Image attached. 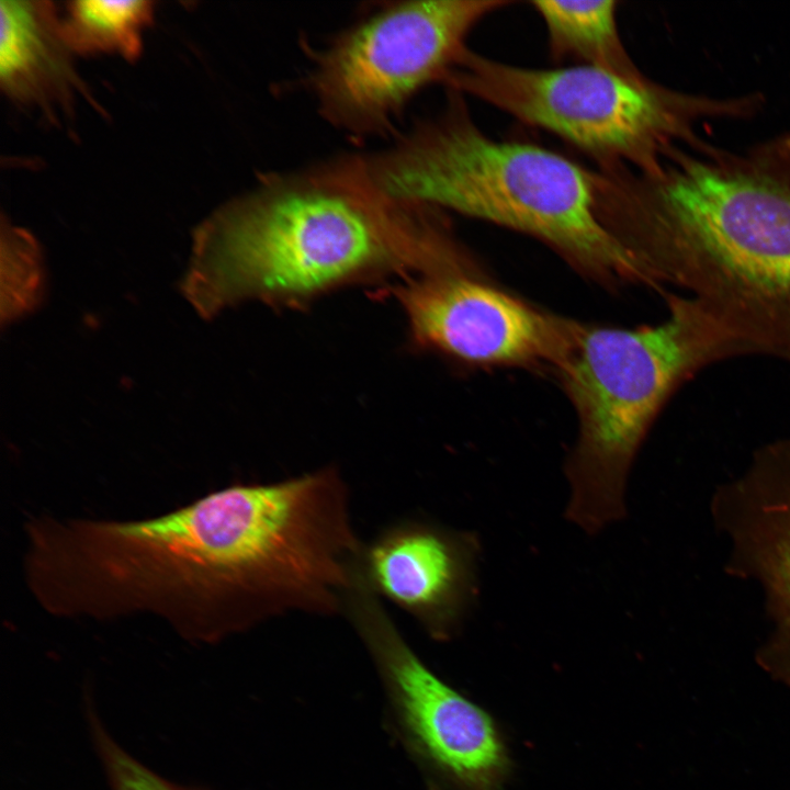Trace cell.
<instances>
[{"label": "cell", "mask_w": 790, "mask_h": 790, "mask_svg": "<svg viewBox=\"0 0 790 790\" xmlns=\"http://www.w3.org/2000/svg\"><path fill=\"white\" fill-rule=\"evenodd\" d=\"M362 544L330 465L234 483L156 517L91 519L77 569L101 619L154 614L213 644L290 612H343Z\"/></svg>", "instance_id": "cell-1"}, {"label": "cell", "mask_w": 790, "mask_h": 790, "mask_svg": "<svg viewBox=\"0 0 790 790\" xmlns=\"http://www.w3.org/2000/svg\"><path fill=\"white\" fill-rule=\"evenodd\" d=\"M601 223L645 285L686 290L752 350L790 363V129L743 149L708 139L599 181Z\"/></svg>", "instance_id": "cell-2"}, {"label": "cell", "mask_w": 790, "mask_h": 790, "mask_svg": "<svg viewBox=\"0 0 790 790\" xmlns=\"http://www.w3.org/2000/svg\"><path fill=\"white\" fill-rule=\"evenodd\" d=\"M476 266L443 211L392 198L350 155L264 174L213 212L193 234L181 289L212 318L246 300L298 305L353 282Z\"/></svg>", "instance_id": "cell-3"}, {"label": "cell", "mask_w": 790, "mask_h": 790, "mask_svg": "<svg viewBox=\"0 0 790 790\" xmlns=\"http://www.w3.org/2000/svg\"><path fill=\"white\" fill-rule=\"evenodd\" d=\"M361 156L392 198L524 234L603 286L643 284L598 217L595 170L538 144L489 136L455 90L438 114Z\"/></svg>", "instance_id": "cell-4"}, {"label": "cell", "mask_w": 790, "mask_h": 790, "mask_svg": "<svg viewBox=\"0 0 790 790\" xmlns=\"http://www.w3.org/2000/svg\"><path fill=\"white\" fill-rule=\"evenodd\" d=\"M668 315L635 328L586 324L556 372L577 418L567 456V519L589 534L625 515V485L648 431L670 397L715 362L752 354L704 305L665 293Z\"/></svg>", "instance_id": "cell-5"}, {"label": "cell", "mask_w": 790, "mask_h": 790, "mask_svg": "<svg viewBox=\"0 0 790 790\" xmlns=\"http://www.w3.org/2000/svg\"><path fill=\"white\" fill-rule=\"evenodd\" d=\"M444 86L555 135L597 168L650 172L675 148L695 145L714 123L754 117L757 92L711 95L630 79L585 65L529 68L469 49Z\"/></svg>", "instance_id": "cell-6"}, {"label": "cell", "mask_w": 790, "mask_h": 790, "mask_svg": "<svg viewBox=\"0 0 790 790\" xmlns=\"http://www.w3.org/2000/svg\"><path fill=\"white\" fill-rule=\"evenodd\" d=\"M511 3L413 0L376 9L314 52L306 81L319 114L351 137L395 135L409 102L444 84L472 31Z\"/></svg>", "instance_id": "cell-7"}, {"label": "cell", "mask_w": 790, "mask_h": 790, "mask_svg": "<svg viewBox=\"0 0 790 790\" xmlns=\"http://www.w3.org/2000/svg\"><path fill=\"white\" fill-rule=\"evenodd\" d=\"M343 613L374 661L414 752L463 790H497L508 760L490 716L424 664L361 574Z\"/></svg>", "instance_id": "cell-8"}, {"label": "cell", "mask_w": 790, "mask_h": 790, "mask_svg": "<svg viewBox=\"0 0 790 790\" xmlns=\"http://www.w3.org/2000/svg\"><path fill=\"white\" fill-rule=\"evenodd\" d=\"M394 295L420 347L472 365L550 368L556 373L586 326L535 307L482 274L411 278Z\"/></svg>", "instance_id": "cell-9"}, {"label": "cell", "mask_w": 790, "mask_h": 790, "mask_svg": "<svg viewBox=\"0 0 790 790\" xmlns=\"http://www.w3.org/2000/svg\"><path fill=\"white\" fill-rule=\"evenodd\" d=\"M711 514L731 542L726 571L764 590L774 627L759 661L790 681V438L758 449L743 475L719 486Z\"/></svg>", "instance_id": "cell-10"}, {"label": "cell", "mask_w": 790, "mask_h": 790, "mask_svg": "<svg viewBox=\"0 0 790 790\" xmlns=\"http://www.w3.org/2000/svg\"><path fill=\"white\" fill-rule=\"evenodd\" d=\"M478 555L473 532L406 518L362 545L359 566L380 598L413 617L433 640L448 641L476 598Z\"/></svg>", "instance_id": "cell-11"}, {"label": "cell", "mask_w": 790, "mask_h": 790, "mask_svg": "<svg viewBox=\"0 0 790 790\" xmlns=\"http://www.w3.org/2000/svg\"><path fill=\"white\" fill-rule=\"evenodd\" d=\"M0 86L18 104L52 121L69 115L81 82L52 1H1Z\"/></svg>", "instance_id": "cell-12"}, {"label": "cell", "mask_w": 790, "mask_h": 790, "mask_svg": "<svg viewBox=\"0 0 790 790\" xmlns=\"http://www.w3.org/2000/svg\"><path fill=\"white\" fill-rule=\"evenodd\" d=\"M618 1L534 0L545 26L550 53L557 59L600 68L630 79L646 75L627 50L618 26Z\"/></svg>", "instance_id": "cell-13"}, {"label": "cell", "mask_w": 790, "mask_h": 790, "mask_svg": "<svg viewBox=\"0 0 790 790\" xmlns=\"http://www.w3.org/2000/svg\"><path fill=\"white\" fill-rule=\"evenodd\" d=\"M154 12L148 0L70 1L60 14L61 35L71 53L110 54L133 61L140 56Z\"/></svg>", "instance_id": "cell-14"}, {"label": "cell", "mask_w": 790, "mask_h": 790, "mask_svg": "<svg viewBox=\"0 0 790 790\" xmlns=\"http://www.w3.org/2000/svg\"><path fill=\"white\" fill-rule=\"evenodd\" d=\"M41 247L24 228L1 219V321L12 323L33 312L44 292Z\"/></svg>", "instance_id": "cell-15"}, {"label": "cell", "mask_w": 790, "mask_h": 790, "mask_svg": "<svg viewBox=\"0 0 790 790\" xmlns=\"http://www.w3.org/2000/svg\"><path fill=\"white\" fill-rule=\"evenodd\" d=\"M90 724L112 790H202L173 783L146 767L111 737L93 712Z\"/></svg>", "instance_id": "cell-16"}]
</instances>
